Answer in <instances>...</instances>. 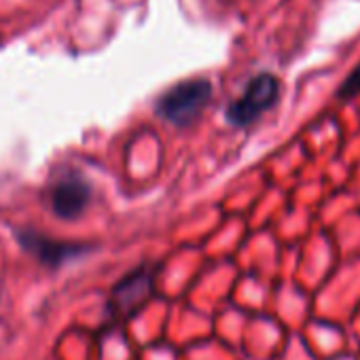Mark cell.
<instances>
[{"label":"cell","instance_id":"cell-1","mask_svg":"<svg viewBox=\"0 0 360 360\" xmlns=\"http://www.w3.org/2000/svg\"><path fill=\"white\" fill-rule=\"evenodd\" d=\"M212 98V83L208 79H187L165 89L157 102L155 112L172 125H189L195 121Z\"/></svg>","mask_w":360,"mask_h":360},{"label":"cell","instance_id":"cell-2","mask_svg":"<svg viewBox=\"0 0 360 360\" xmlns=\"http://www.w3.org/2000/svg\"><path fill=\"white\" fill-rule=\"evenodd\" d=\"M157 265H140L127 276H123L106 303V318L112 324L134 318L155 295Z\"/></svg>","mask_w":360,"mask_h":360},{"label":"cell","instance_id":"cell-3","mask_svg":"<svg viewBox=\"0 0 360 360\" xmlns=\"http://www.w3.org/2000/svg\"><path fill=\"white\" fill-rule=\"evenodd\" d=\"M280 98V81L269 75H257L244 89V94L233 100L227 108V121L236 127L252 125L265 110H269Z\"/></svg>","mask_w":360,"mask_h":360},{"label":"cell","instance_id":"cell-4","mask_svg":"<svg viewBox=\"0 0 360 360\" xmlns=\"http://www.w3.org/2000/svg\"><path fill=\"white\" fill-rule=\"evenodd\" d=\"M15 236H18V242L22 244V248L47 267H60L62 263L72 261V259L89 252L87 244L62 242V240L49 238V236L34 231V229H20Z\"/></svg>","mask_w":360,"mask_h":360},{"label":"cell","instance_id":"cell-5","mask_svg":"<svg viewBox=\"0 0 360 360\" xmlns=\"http://www.w3.org/2000/svg\"><path fill=\"white\" fill-rule=\"evenodd\" d=\"M91 198V189L85 180L77 174H70L53 185L51 189V208L53 212L64 219V221H72L79 219Z\"/></svg>","mask_w":360,"mask_h":360},{"label":"cell","instance_id":"cell-6","mask_svg":"<svg viewBox=\"0 0 360 360\" xmlns=\"http://www.w3.org/2000/svg\"><path fill=\"white\" fill-rule=\"evenodd\" d=\"M360 94V64L352 70V75L341 83L339 91H337V98L341 100H349V98H356Z\"/></svg>","mask_w":360,"mask_h":360}]
</instances>
